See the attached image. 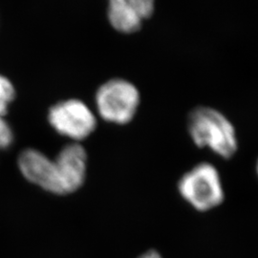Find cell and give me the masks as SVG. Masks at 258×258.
I'll use <instances>...</instances> for the list:
<instances>
[{
  "label": "cell",
  "instance_id": "obj_1",
  "mask_svg": "<svg viewBox=\"0 0 258 258\" xmlns=\"http://www.w3.org/2000/svg\"><path fill=\"white\" fill-rule=\"evenodd\" d=\"M187 131L195 146L209 148L223 159H231L238 149L236 131L220 111L198 106L189 112Z\"/></svg>",
  "mask_w": 258,
  "mask_h": 258
},
{
  "label": "cell",
  "instance_id": "obj_2",
  "mask_svg": "<svg viewBox=\"0 0 258 258\" xmlns=\"http://www.w3.org/2000/svg\"><path fill=\"white\" fill-rule=\"evenodd\" d=\"M177 188L184 201L198 212L212 211L225 199L220 173L208 162L197 164L181 176Z\"/></svg>",
  "mask_w": 258,
  "mask_h": 258
},
{
  "label": "cell",
  "instance_id": "obj_3",
  "mask_svg": "<svg viewBox=\"0 0 258 258\" xmlns=\"http://www.w3.org/2000/svg\"><path fill=\"white\" fill-rule=\"evenodd\" d=\"M140 100V92L133 83L123 79H112L96 93V107L102 120L126 124L134 119Z\"/></svg>",
  "mask_w": 258,
  "mask_h": 258
},
{
  "label": "cell",
  "instance_id": "obj_4",
  "mask_svg": "<svg viewBox=\"0 0 258 258\" xmlns=\"http://www.w3.org/2000/svg\"><path fill=\"white\" fill-rule=\"evenodd\" d=\"M50 125L59 135L80 143L97 127V117L83 101L70 99L57 102L48 113Z\"/></svg>",
  "mask_w": 258,
  "mask_h": 258
},
{
  "label": "cell",
  "instance_id": "obj_5",
  "mask_svg": "<svg viewBox=\"0 0 258 258\" xmlns=\"http://www.w3.org/2000/svg\"><path fill=\"white\" fill-rule=\"evenodd\" d=\"M18 166L20 173L31 184L47 192L61 195L54 159L35 148H26L19 155Z\"/></svg>",
  "mask_w": 258,
  "mask_h": 258
},
{
  "label": "cell",
  "instance_id": "obj_6",
  "mask_svg": "<svg viewBox=\"0 0 258 258\" xmlns=\"http://www.w3.org/2000/svg\"><path fill=\"white\" fill-rule=\"evenodd\" d=\"M87 153L80 143H70L54 158L61 195L74 194L82 187L87 173Z\"/></svg>",
  "mask_w": 258,
  "mask_h": 258
},
{
  "label": "cell",
  "instance_id": "obj_7",
  "mask_svg": "<svg viewBox=\"0 0 258 258\" xmlns=\"http://www.w3.org/2000/svg\"><path fill=\"white\" fill-rule=\"evenodd\" d=\"M155 10V0H108L107 18L110 25L122 34L139 31Z\"/></svg>",
  "mask_w": 258,
  "mask_h": 258
},
{
  "label": "cell",
  "instance_id": "obj_8",
  "mask_svg": "<svg viewBox=\"0 0 258 258\" xmlns=\"http://www.w3.org/2000/svg\"><path fill=\"white\" fill-rule=\"evenodd\" d=\"M15 97L16 90L13 83L8 78L0 75V116H5Z\"/></svg>",
  "mask_w": 258,
  "mask_h": 258
},
{
  "label": "cell",
  "instance_id": "obj_9",
  "mask_svg": "<svg viewBox=\"0 0 258 258\" xmlns=\"http://www.w3.org/2000/svg\"><path fill=\"white\" fill-rule=\"evenodd\" d=\"M14 141L15 135L9 122L5 120L4 116H0V150L11 148Z\"/></svg>",
  "mask_w": 258,
  "mask_h": 258
},
{
  "label": "cell",
  "instance_id": "obj_10",
  "mask_svg": "<svg viewBox=\"0 0 258 258\" xmlns=\"http://www.w3.org/2000/svg\"><path fill=\"white\" fill-rule=\"evenodd\" d=\"M137 258H163V256L156 249H148L141 255H139Z\"/></svg>",
  "mask_w": 258,
  "mask_h": 258
},
{
  "label": "cell",
  "instance_id": "obj_11",
  "mask_svg": "<svg viewBox=\"0 0 258 258\" xmlns=\"http://www.w3.org/2000/svg\"><path fill=\"white\" fill-rule=\"evenodd\" d=\"M256 173H257L258 176V159L257 161H256Z\"/></svg>",
  "mask_w": 258,
  "mask_h": 258
}]
</instances>
